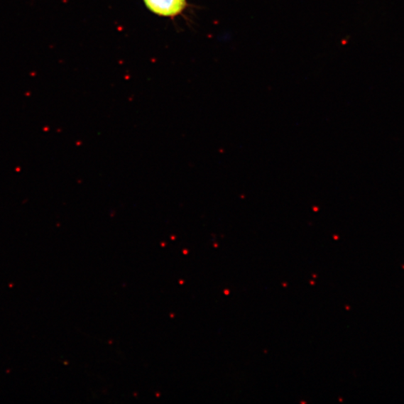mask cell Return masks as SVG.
Returning <instances> with one entry per match:
<instances>
[{
  "instance_id": "1",
  "label": "cell",
  "mask_w": 404,
  "mask_h": 404,
  "mask_svg": "<svg viewBox=\"0 0 404 404\" xmlns=\"http://www.w3.org/2000/svg\"><path fill=\"white\" fill-rule=\"evenodd\" d=\"M143 3L155 15L171 19L184 15L189 7L187 0H143Z\"/></svg>"
}]
</instances>
